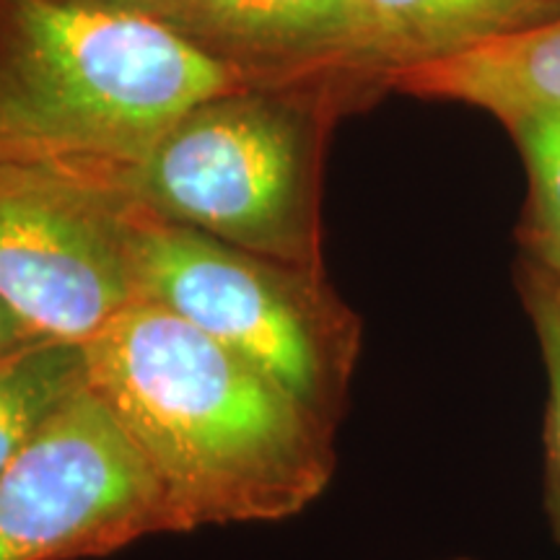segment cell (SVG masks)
<instances>
[{
	"label": "cell",
	"mask_w": 560,
	"mask_h": 560,
	"mask_svg": "<svg viewBox=\"0 0 560 560\" xmlns=\"http://www.w3.org/2000/svg\"><path fill=\"white\" fill-rule=\"evenodd\" d=\"M83 350L174 532L289 520L330 486L335 425L164 306L132 301Z\"/></svg>",
	"instance_id": "6da1fadb"
},
{
	"label": "cell",
	"mask_w": 560,
	"mask_h": 560,
	"mask_svg": "<svg viewBox=\"0 0 560 560\" xmlns=\"http://www.w3.org/2000/svg\"><path fill=\"white\" fill-rule=\"evenodd\" d=\"M247 83L156 21L0 0V166L117 185L187 109Z\"/></svg>",
	"instance_id": "7a4b0ae2"
},
{
	"label": "cell",
	"mask_w": 560,
	"mask_h": 560,
	"mask_svg": "<svg viewBox=\"0 0 560 560\" xmlns=\"http://www.w3.org/2000/svg\"><path fill=\"white\" fill-rule=\"evenodd\" d=\"M342 102L301 86L221 91L161 132L117 187L161 221L325 272L322 151Z\"/></svg>",
	"instance_id": "3957f363"
},
{
	"label": "cell",
	"mask_w": 560,
	"mask_h": 560,
	"mask_svg": "<svg viewBox=\"0 0 560 560\" xmlns=\"http://www.w3.org/2000/svg\"><path fill=\"white\" fill-rule=\"evenodd\" d=\"M132 270L138 299L187 319L338 425L361 332L325 272L231 247L140 208L132 215Z\"/></svg>",
	"instance_id": "277c9868"
},
{
	"label": "cell",
	"mask_w": 560,
	"mask_h": 560,
	"mask_svg": "<svg viewBox=\"0 0 560 560\" xmlns=\"http://www.w3.org/2000/svg\"><path fill=\"white\" fill-rule=\"evenodd\" d=\"M132 215L107 179L0 166V301L37 338L86 346L138 301Z\"/></svg>",
	"instance_id": "5b68a950"
},
{
	"label": "cell",
	"mask_w": 560,
	"mask_h": 560,
	"mask_svg": "<svg viewBox=\"0 0 560 560\" xmlns=\"http://www.w3.org/2000/svg\"><path fill=\"white\" fill-rule=\"evenodd\" d=\"M156 532L170 509L89 382L0 475V560L100 558Z\"/></svg>",
	"instance_id": "8992f818"
},
{
	"label": "cell",
	"mask_w": 560,
	"mask_h": 560,
	"mask_svg": "<svg viewBox=\"0 0 560 560\" xmlns=\"http://www.w3.org/2000/svg\"><path fill=\"white\" fill-rule=\"evenodd\" d=\"M182 37L262 86L322 89L348 100L402 66L366 0H195Z\"/></svg>",
	"instance_id": "52a82bcc"
},
{
	"label": "cell",
	"mask_w": 560,
	"mask_h": 560,
	"mask_svg": "<svg viewBox=\"0 0 560 560\" xmlns=\"http://www.w3.org/2000/svg\"><path fill=\"white\" fill-rule=\"evenodd\" d=\"M387 89L470 104L503 125L524 112L560 107V11L529 30L395 68Z\"/></svg>",
	"instance_id": "ba28073f"
},
{
	"label": "cell",
	"mask_w": 560,
	"mask_h": 560,
	"mask_svg": "<svg viewBox=\"0 0 560 560\" xmlns=\"http://www.w3.org/2000/svg\"><path fill=\"white\" fill-rule=\"evenodd\" d=\"M402 66L444 58L542 24L560 0H366Z\"/></svg>",
	"instance_id": "9c48e42d"
},
{
	"label": "cell",
	"mask_w": 560,
	"mask_h": 560,
	"mask_svg": "<svg viewBox=\"0 0 560 560\" xmlns=\"http://www.w3.org/2000/svg\"><path fill=\"white\" fill-rule=\"evenodd\" d=\"M86 382L79 342L39 338L0 359V475Z\"/></svg>",
	"instance_id": "30bf717a"
},
{
	"label": "cell",
	"mask_w": 560,
	"mask_h": 560,
	"mask_svg": "<svg viewBox=\"0 0 560 560\" xmlns=\"http://www.w3.org/2000/svg\"><path fill=\"white\" fill-rule=\"evenodd\" d=\"M506 128L514 132L529 172V249L540 276L560 283V107L524 112Z\"/></svg>",
	"instance_id": "8fae6325"
},
{
	"label": "cell",
	"mask_w": 560,
	"mask_h": 560,
	"mask_svg": "<svg viewBox=\"0 0 560 560\" xmlns=\"http://www.w3.org/2000/svg\"><path fill=\"white\" fill-rule=\"evenodd\" d=\"M529 310L548 371V416H545V454H548V506L560 540V301L537 276L529 291Z\"/></svg>",
	"instance_id": "7c38bea8"
},
{
	"label": "cell",
	"mask_w": 560,
	"mask_h": 560,
	"mask_svg": "<svg viewBox=\"0 0 560 560\" xmlns=\"http://www.w3.org/2000/svg\"><path fill=\"white\" fill-rule=\"evenodd\" d=\"M55 3H68V5H79V9L125 13V16L149 19L182 34L185 32L187 21H190L195 0H55Z\"/></svg>",
	"instance_id": "4fadbf2b"
},
{
	"label": "cell",
	"mask_w": 560,
	"mask_h": 560,
	"mask_svg": "<svg viewBox=\"0 0 560 560\" xmlns=\"http://www.w3.org/2000/svg\"><path fill=\"white\" fill-rule=\"evenodd\" d=\"M32 340L39 338L3 304V301H0V359H5L13 350H19L21 346H26V342Z\"/></svg>",
	"instance_id": "5bb4252c"
},
{
	"label": "cell",
	"mask_w": 560,
	"mask_h": 560,
	"mask_svg": "<svg viewBox=\"0 0 560 560\" xmlns=\"http://www.w3.org/2000/svg\"><path fill=\"white\" fill-rule=\"evenodd\" d=\"M542 280H545V283H548L550 285V291H552V296H556L558 301H560V283H556V280H548V278H545V276H540Z\"/></svg>",
	"instance_id": "9a60e30c"
},
{
	"label": "cell",
	"mask_w": 560,
	"mask_h": 560,
	"mask_svg": "<svg viewBox=\"0 0 560 560\" xmlns=\"http://www.w3.org/2000/svg\"><path fill=\"white\" fill-rule=\"evenodd\" d=\"M457 560H465V558H457Z\"/></svg>",
	"instance_id": "2e32d148"
}]
</instances>
